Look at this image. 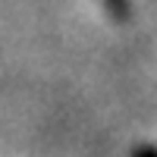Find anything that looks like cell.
<instances>
[{"label":"cell","instance_id":"7a4b0ae2","mask_svg":"<svg viewBox=\"0 0 157 157\" xmlns=\"http://www.w3.org/2000/svg\"><path fill=\"white\" fill-rule=\"evenodd\" d=\"M132 157H157V148H151V145H138V148L132 151Z\"/></svg>","mask_w":157,"mask_h":157},{"label":"cell","instance_id":"6da1fadb","mask_svg":"<svg viewBox=\"0 0 157 157\" xmlns=\"http://www.w3.org/2000/svg\"><path fill=\"white\" fill-rule=\"evenodd\" d=\"M101 3L110 13L113 22H129L132 19V0H101Z\"/></svg>","mask_w":157,"mask_h":157}]
</instances>
